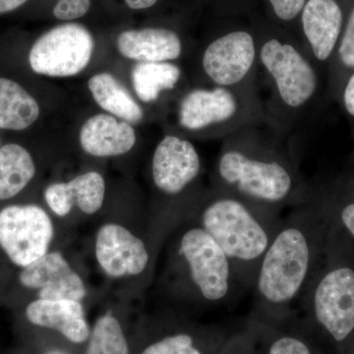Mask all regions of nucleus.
<instances>
[{"instance_id":"1","label":"nucleus","mask_w":354,"mask_h":354,"mask_svg":"<svg viewBox=\"0 0 354 354\" xmlns=\"http://www.w3.org/2000/svg\"><path fill=\"white\" fill-rule=\"evenodd\" d=\"M291 141L265 124L225 137L212 172V186L281 213L304 204L311 196V183L302 176Z\"/></svg>"},{"instance_id":"2","label":"nucleus","mask_w":354,"mask_h":354,"mask_svg":"<svg viewBox=\"0 0 354 354\" xmlns=\"http://www.w3.org/2000/svg\"><path fill=\"white\" fill-rule=\"evenodd\" d=\"M330 223L311 183L310 199L281 218L261 261L251 288L256 318L276 322L290 316L322 260Z\"/></svg>"},{"instance_id":"3","label":"nucleus","mask_w":354,"mask_h":354,"mask_svg":"<svg viewBox=\"0 0 354 354\" xmlns=\"http://www.w3.org/2000/svg\"><path fill=\"white\" fill-rule=\"evenodd\" d=\"M256 36L259 70L270 87L269 99L264 102L265 125L293 140L315 113L323 71L295 37L271 30Z\"/></svg>"},{"instance_id":"4","label":"nucleus","mask_w":354,"mask_h":354,"mask_svg":"<svg viewBox=\"0 0 354 354\" xmlns=\"http://www.w3.org/2000/svg\"><path fill=\"white\" fill-rule=\"evenodd\" d=\"M188 213V221L206 230L223 249L242 290H251L281 212L211 185L200 192Z\"/></svg>"},{"instance_id":"5","label":"nucleus","mask_w":354,"mask_h":354,"mask_svg":"<svg viewBox=\"0 0 354 354\" xmlns=\"http://www.w3.org/2000/svg\"><path fill=\"white\" fill-rule=\"evenodd\" d=\"M300 301L335 344L354 335V242L333 218L322 260Z\"/></svg>"},{"instance_id":"6","label":"nucleus","mask_w":354,"mask_h":354,"mask_svg":"<svg viewBox=\"0 0 354 354\" xmlns=\"http://www.w3.org/2000/svg\"><path fill=\"white\" fill-rule=\"evenodd\" d=\"M172 252L169 274L176 295L215 306L234 301L243 291L223 249L193 221L179 234Z\"/></svg>"},{"instance_id":"7","label":"nucleus","mask_w":354,"mask_h":354,"mask_svg":"<svg viewBox=\"0 0 354 354\" xmlns=\"http://www.w3.org/2000/svg\"><path fill=\"white\" fill-rule=\"evenodd\" d=\"M177 124L195 136L220 140L242 128L265 124L259 87L191 88L179 100Z\"/></svg>"},{"instance_id":"8","label":"nucleus","mask_w":354,"mask_h":354,"mask_svg":"<svg viewBox=\"0 0 354 354\" xmlns=\"http://www.w3.org/2000/svg\"><path fill=\"white\" fill-rule=\"evenodd\" d=\"M203 84L225 88L259 87V51L255 32L232 29L205 44L200 53Z\"/></svg>"},{"instance_id":"9","label":"nucleus","mask_w":354,"mask_h":354,"mask_svg":"<svg viewBox=\"0 0 354 354\" xmlns=\"http://www.w3.org/2000/svg\"><path fill=\"white\" fill-rule=\"evenodd\" d=\"M94 50V38L87 28L66 23L37 39L30 50V66L39 75L75 76L90 64Z\"/></svg>"},{"instance_id":"10","label":"nucleus","mask_w":354,"mask_h":354,"mask_svg":"<svg viewBox=\"0 0 354 354\" xmlns=\"http://www.w3.org/2000/svg\"><path fill=\"white\" fill-rule=\"evenodd\" d=\"M55 235L53 221L36 205L9 206L0 211V247L21 268L43 257Z\"/></svg>"},{"instance_id":"11","label":"nucleus","mask_w":354,"mask_h":354,"mask_svg":"<svg viewBox=\"0 0 354 354\" xmlns=\"http://www.w3.org/2000/svg\"><path fill=\"white\" fill-rule=\"evenodd\" d=\"M201 172V158L189 140L167 134L156 147L152 179L156 189L162 196L177 199L189 193Z\"/></svg>"},{"instance_id":"12","label":"nucleus","mask_w":354,"mask_h":354,"mask_svg":"<svg viewBox=\"0 0 354 354\" xmlns=\"http://www.w3.org/2000/svg\"><path fill=\"white\" fill-rule=\"evenodd\" d=\"M346 21L339 0H307L300 14L302 46L322 71H327Z\"/></svg>"},{"instance_id":"13","label":"nucleus","mask_w":354,"mask_h":354,"mask_svg":"<svg viewBox=\"0 0 354 354\" xmlns=\"http://www.w3.org/2000/svg\"><path fill=\"white\" fill-rule=\"evenodd\" d=\"M95 251L100 267L111 278L138 276L150 264L145 242L118 223H106L100 228Z\"/></svg>"},{"instance_id":"14","label":"nucleus","mask_w":354,"mask_h":354,"mask_svg":"<svg viewBox=\"0 0 354 354\" xmlns=\"http://www.w3.org/2000/svg\"><path fill=\"white\" fill-rule=\"evenodd\" d=\"M19 279L25 288L38 290L41 299L81 301L87 295L83 279L58 252L46 253L23 268Z\"/></svg>"},{"instance_id":"15","label":"nucleus","mask_w":354,"mask_h":354,"mask_svg":"<svg viewBox=\"0 0 354 354\" xmlns=\"http://www.w3.org/2000/svg\"><path fill=\"white\" fill-rule=\"evenodd\" d=\"M122 57L138 62H174L183 57L180 36L169 28H144L121 32L116 39Z\"/></svg>"},{"instance_id":"16","label":"nucleus","mask_w":354,"mask_h":354,"mask_svg":"<svg viewBox=\"0 0 354 354\" xmlns=\"http://www.w3.org/2000/svg\"><path fill=\"white\" fill-rule=\"evenodd\" d=\"M26 316L32 325L57 330L74 344L90 337L83 305L78 300L39 298L28 305Z\"/></svg>"},{"instance_id":"17","label":"nucleus","mask_w":354,"mask_h":354,"mask_svg":"<svg viewBox=\"0 0 354 354\" xmlns=\"http://www.w3.org/2000/svg\"><path fill=\"white\" fill-rule=\"evenodd\" d=\"M106 194L104 177L95 171L80 174L69 183L51 184L44 191V199L58 216L68 215L74 205L83 213L93 215L102 208Z\"/></svg>"},{"instance_id":"18","label":"nucleus","mask_w":354,"mask_h":354,"mask_svg":"<svg viewBox=\"0 0 354 354\" xmlns=\"http://www.w3.org/2000/svg\"><path fill=\"white\" fill-rule=\"evenodd\" d=\"M136 144L131 125L113 115L100 113L88 118L80 131V145L88 155L97 158L124 155Z\"/></svg>"},{"instance_id":"19","label":"nucleus","mask_w":354,"mask_h":354,"mask_svg":"<svg viewBox=\"0 0 354 354\" xmlns=\"http://www.w3.org/2000/svg\"><path fill=\"white\" fill-rule=\"evenodd\" d=\"M312 188L335 223L354 242V176L346 171L328 183H312Z\"/></svg>"},{"instance_id":"20","label":"nucleus","mask_w":354,"mask_h":354,"mask_svg":"<svg viewBox=\"0 0 354 354\" xmlns=\"http://www.w3.org/2000/svg\"><path fill=\"white\" fill-rule=\"evenodd\" d=\"M131 78L137 97L145 104H153L177 87L183 69L176 62H138L132 69Z\"/></svg>"},{"instance_id":"21","label":"nucleus","mask_w":354,"mask_h":354,"mask_svg":"<svg viewBox=\"0 0 354 354\" xmlns=\"http://www.w3.org/2000/svg\"><path fill=\"white\" fill-rule=\"evenodd\" d=\"M39 116L36 100L19 84L0 78V129L21 131Z\"/></svg>"},{"instance_id":"22","label":"nucleus","mask_w":354,"mask_h":354,"mask_svg":"<svg viewBox=\"0 0 354 354\" xmlns=\"http://www.w3.org/2000/svg\"><path fill=\"white\" fill-rule=\"evenodd\" d=\"M88 88L95 102L108 113L130 123H139L143 120V109L111 74L99 73L91 77Z\"/></svg>"},{"instance_id":"23","label":"nucleus","mask_w":354,"mask_h":354,"mask_svg":"<svg viewBox=\"0 0 354 354\" xmlns=\"http://www.w3.org/2000/svg\"><path fill=\"white\" fill-rule=\"evenodd\" d=\"M36 174V165L30 153L17 144L0 148V200L19 194Z\"/></svg>"},{"instance_id":"24","label":"nucleus","mask_w":354,"mask_h":354,"mask_svg":"<svg viewBox=\"0 0 354 354\" xmlns=\"http://www.w3.org/2000/svg\"><path fill=\"white\" fill-rule=\"evenodd\" d=\"M354 72V6L327 67V94L335 102L342 84Z\"/></svg>"},{"instance_id":"25","label":"nucleus","mask_w":354,"mask_h":354,"mask_svg":"<svg viewBox=\"0 0 354 354\" xmlns=\"http://www.w3.org/2000/svg\"><path fill=\"white\" fill-rule=\"evenodd\" d=\"M86 354H129L122 328L111 313L97 319L88 337Z\"/></svg>"},{"instance_id":"26","label":"nucleus","mask_w":354,"mask_h":354,"mask_svg":"<svg viewBox=\"0 0 354 354\" xmlns=\"http://www.w3.org/2000/svg\"><path fill=\"white\" fill-rule=\"evenodd\" d=\"M198 341L190 333H174L152 342L141 354H207L208 349L216 351L220 348H203Z\"/></svg>"},{"instance_id":"27","label":"nucleus","mask_w":354,"mask_h":354,"mask_svg":"<svg viewBox=\"0 0 354 354\" xmlns=\"http://www.w3.org/2000/svg\"><path fill=\"white\" fill-rule=\"evenodd\" d=\"M265 335L263 354H313L308 342L299 335L270 330Z\"/></svg>"},{"instance_id":"28","label":"nucleus","mask_w":354,"mask_h":354,"mask_svg":"<svg viewBox=\"0 0 354 354\" xmlns=\"http://www.w3.org/2000/svg\"><path fill=\"white\" fill-rule=\"evenodd\" d=\"M272 13L279 22L290 24L299 19L307 0H267Z\"/></svg>"},{"instance_id":"29","label":"nucleus","mask_w":354,"mask_h":354,"mask_svg":"<svg viewBox=\"0 0 354 354\" xmlns=\"http://www.w3.org/2000/svg\"><path fill=\"white\" fill-rule=\"evenodd\" d=\"M92 0H58L53 7V15L58 20L79 19L90 10Z\"/></svg>"},{"instance_id":"30","label":"nucleus","mask_w":354,"mask_h":354,"mask_svg":"<svg viewBox=\"0 0 354 354\" xmlns=\"http://www.w3.org/2000/svg\"><path fill=\"white\" fill-rule=\"evenodd\" d=\"M335 102H339L342 111L351 122L354 133V72L342 84Z\"/></svg>"},{"instance_id":"31","label":"nucleus","mask_w":354,"mask_h":354,"mask_svg":"<svg viewBox=\"0 0 354 354\" xmlns=\"http://www.w3.org/2000/svg\"><path fill=\"white\" fill-rule=\"evenodd\" d=\"M252 341L250 335L236 337L227 344L223 342L216 354H254Z\"/></svg>"},{"instance_id":"32","label":"nucleus","mask_w":354,"mask_h":354,"mask_svg":"<svg viewBox=\"0 0 354 354\" xmlns=\"http://www.w3.org/2000/svg\"><path fill=\"white\" fill-rule=\"evenodd\" d=\"M158 0H125L129 8L134 10H143V9L151 8L155 6Z\"/></svg>"},{"instance_id":"33","label":"nucleus","mask_w":354,"mask_h":354,"mask_svg":"<svg viewBox=\"0 0 354 354\" xmlns=\"http://www.w3.org/2000/svg\"><path fill=\"white\" fill-rule=\"evenodd\" d=\"M27 0H0V14L10 12L23 6Z\"/></svg>"},{"instance_id":"34","label":"nucleus","mask_w":354,"mask_h":354,"mask_svg":"<svg viewBox=\"0 0 354 354\" xmlns=\"http://www.w3.org/2000/svg\"><path fill=\"white\" fill-rule=\"evenodd\" d=\"M351 169H349V171L348 172H349V174H353V176H354V153H353V157H351Z\"/></svg>"},{"instance_id":"35","label":"nucleus","mask_w":354,"mask_h":354,"mask_svg":"<svg viewBox=\"0 0 354 354\" xmlns=\"http://www.w3.org/2000/svg\"><path fill=\"white\" fill-rule=\"evenodd\" d=\"M46 354H65L64 353H62V351H51L50 353H48Z\"/></svg>"},{"instance_id":"36","label":"nucleus","mask_w":354,"mask_h":354,"mask_svg":"<svg viewBox=\"0 0 354 354\" xmlns=\"http://www.w3.org/2000/svg\"><path fill=\"white\" fill-rule=\"evenodd\" d=\"M0 148H1V147H0Z\"/></svg>"},{"instance_id":"37","label":"nucleus","mask_w":354,"mask_h":354,"mask_svg":"<svg viewBox=\"0 0 354 354\" xmlns=\"http://www.w3.org/2000/svg\"><path fill=\"white\" fill-rule=\"evenodd\" d=\"M354 354V353H353Z\"/></svg>"}]
</instances>
